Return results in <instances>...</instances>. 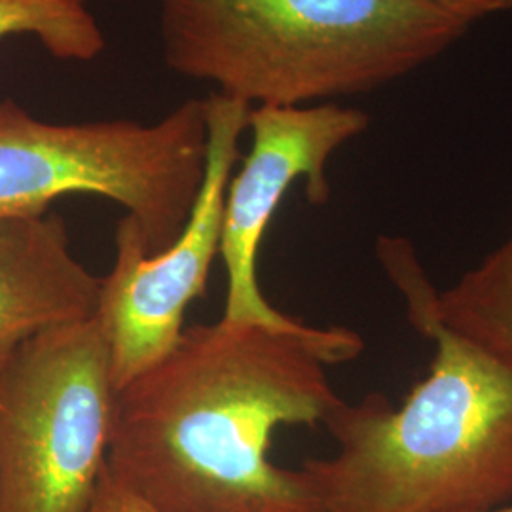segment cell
Masks as SVG:
<instances>
[{
	"label": "cell",
	"mask_w": 512,
	"mask_h": 512,
	"mask_svg": "<svg viewBox=\"0 0 512 512\" xmlns=\"http://www.w3.org/2000/svg\"><path fill=\"white\" fill-rule=\"evenodd\" d=\"M116 399L97 315L44 330L0 365V512H90Z\"/></svg>",
	"instance_id": "obj_5"
},
{
	"label": "cell",
	"mask_w": 512,
	"mask_h": 512,
	"mask_svg": "<svg viewBox=\"0 0 512 512\" xmlns=\"http://www.w3.org/2000/svg\"><path fill=\"white\" fill-rule=\"evenodd\" d=\"M442 12L463 19L467 23H475L478 19L503 14L512 10V0H427Z\"/></svg>",
	"instance_id": "obj_12"
},
{
	"label": "cell",
	"mask_w": 512,
	"mask_h": 512,
	"mask_svg": "<svg viewBox=\"0 0 512 512\" xmlns=\"http://www.w3.org/2000/svg\"><path fill=\"white\" fill-rule=\"evenodd\" d=\"M370 126V116L340 105L253 107L247 129L251 150L230 177L224 200L219 256L228 275L222 321L302 330V319L275 310L260 291L256 260L277 207L304 179L313 205L330 200L327 165L334 152Z\"/></svg>",
	"instance_id": "obj_7"
},
{
	"label": "cell",
	"mask_w": 512,
	"mask_h": 512,
	"mask_svg": "<svg viewBox=\"0 0 512 512\" xmlns=\"http://www.w3.org/2000/svg\"><path fill=\"white\" fill-rule=\"evenodd\" d=\"M205 160V99H186L152 124H55L2 99L0 220L44 215L74 194L99 196L122 205L141 226L148 255H158L183 232Z\"/></svg>",
	"instance_id": "obj_4"
},
{
	"label": "cell",
	"mask_w": 512,
	"mask_h": 512,
	"mask_svg": "<svg viewBox=\"0 0 512 512\" xmlns=\"http://www.w3.org/2000/svg\"><path fill=\"white\" fill-rule=\"evenodd\" d=\"M440 323L512 361V232L475 268L431 294Z\"/></svg>",
	"instance_id": "obj_9"
},
{
	"label": "cell",
	"mask_w": 512,
	"mask_h": 512,
	"mask_svg": "<svg viewBox=\"0 0 512 512\" xmlns=\"http://www.w3.org/2000/svg\"><path fill=\"white\" fill-rule=\"evenodd\" d=\"M482 512H512V503H507V505H503V507H497V509H490V511Z\"/></svg>",
	"instance_id": "obj_13"
},
{
	"label": "cell",
	"mask_w": 512,
	"mask_h": 512,
	"mask_svg": "<svg viewBox=\"0 0 512 512\" xmlns=\"http://www.w3.org/2000/svg\"><path fill=\"white\" fill-rule=\"evenodd\" d=\"M99 294L63 217L0 220V365L40 332L95 317Z\"/></svg>",
	"instance_id": "obj_8"
},
{
	"label": "cell",
	"mask_w": 512,
	"mask_h": 512,
	"mask_svg": "<svg viewBox=\"0 0 512 512\" xmlns=\"http://www.w3.org/2000/svg\"><path fill=\"white\" fill-rule=\"evenodd\" d=\"M23 35L59 61H93L107 48L88 0H0V42Z\"/></svg>",
	"instance_id": "obj_10"
},
{
	"label": "cell",
	"mask_w": 512,
	"mask_h": 512,
	"mask_svg": "<svg viewBox=\"0 0 512 512\" xmlns=\"http://www.w3.org/2000/svg\"><path fill=\"white\" fill-rule=\"evenodd\" d=\"M253 107L213 93L205 99L207 160L202 186L183 232L158 255L133 217H122L112 270L101 277L97 319L109 340L116 391L177 346L188 306L207 293L219 256L226 188L239 160V139Z\"/></svg>",
	"instance_id": "obj_6"
},
{
	"label": "cell",
	"mask_w": 512,
	"mask_h": 512,
	"mask_svg": "<svg viewBox=\"0 0 512 512\" xmlns=\"http://www.w3.org/2000/svg\"><path fill=\"white\" fill-rule=\"evenodd\" d=\"M376 253L414 329L433 342L427 378L399 408L340 399L323 425L332 458L300 469L325 512H482L512 503V361L444 327L408 239Z\"/></svg>",
	"instance_id": "obj_2"
},
{
	"label": "cell",
	"mask_w": 512,
	"mask_h": 512,
	"mask_svg": "<svg viewBox=\"0 0 512 512\" xmlns=\"http://www.w3.org/2000/svg\"><path fill=\"white\" fill-rule=\"evenodd\" d=\"M165 65L249 107L372 92L471 23L427 0H156Z\"/></svg>",
	"instance_id": "obj_3"
},
{
	"label": "cell",
	"mask_w": 512,
	"mask_h": 512,
	"mask_svg": "<svg viewBox=\"0 0 512 512\" xmlns=\"http://www.w3.org/2000/svg\"><path fill=\"white\" fill-rule=\"evenodd\" d=\"M363 349L346 327L184 329L116 391L107 471L156 512H325L302 469L270 461L272 435L323 423L340 403L327 366Z\"/></svg>",
	"instance_id": "obj_1"
},
{
	"label": "cell",
	"mask_w": 512,
	"mask_h": 512,
	"mask_svg": "<svg viewBox=\"0 0 512 512\" xmlns=\"http://www.w3.org/2000/svg\"><path fill=\"white\" fill-rule=\"evenodd\" d=\"M90 512H156L150 509L143 499L122 488L112 476L107 467L99 480V488L93 499Z\"/></svg>",
	"instance_id": "obj_11"
}]
</instances>
